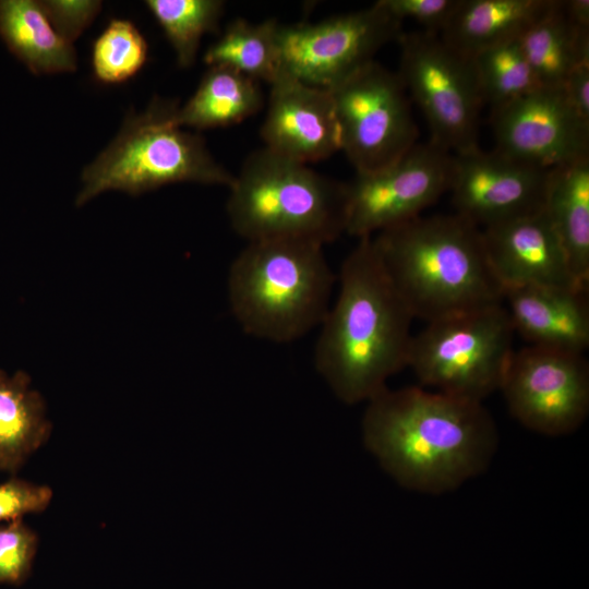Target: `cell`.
I'll use <instances>...</instances> for the list:
<instances>
[{"instance_id":"cell-1","label":"cell","mask_w":589,"mask_h":589,"mask_svg":"<svg viewBox=\"0 0 589 589\" xmlns=\"http://www.w3.org/2000/svg\"><path fill=\"white\" fill-rule=\"evenodd\" d=\"M366 402L364 445L408 490L453 491L483 473L496 453L497 428L482 402L418 386L385 387Z\"/></svg>"},{"instance_id":"cell-2","label":"cell","mask_w":589,"mask_h":589,"mask_svg":"<svg viewBox=\"0 0 589 589\" xmlns=\"http://www.w3.org/2000/svg\"><path fill=\"white\" fill-rule=\"evenodd\" d=\"M320 325L314 365L345 404L368 401L408 365L413 315L387 277L372 237L358 239Z\"/></svg>"},{"instance_id":"cell-3","label":"cell","mask_w":589,"mask_h":589,"mask_svg":"<svg viewBox=\"0 0 589 589\" xmlns=\"http://www.w3.org/2000/svg\"><path fill=\"white\" fill-rule=\"evenodd\" d=\"M372 241L414 318L430 323L503 303L481 229L455 213L420 215Z\"/></svg>"},{"instance_id":"cell-4","label":"cell","mask_w":589,"mask_h":589,"mask_svg":"<svg viewBox=\"0 0 589 589\" xmlns=\"http://www.w3.org/2000/svg\"><path fill=\"white\" fill-rule=\"evenodd\" d=\"M335 284L323 244L302 239L252 241L229 268L228 298L244 333L287 344L320 327Z\"/></svg>"},{"instance_id":"cell-5","label":"cell","mask_w":589,"mask_h":589,"mask_svg":"<svg viewBox=\"0 0 589 589\" xmlns=\"http://www.w3.org/2000/svg\"><path fill=\"white\" fill-rule=\"evenodd\" d=\"M227 214L247 242L302 239L323 245L345 233L347 183L264 146L233 176Z\"/></svg>"},{"instance_id":"cell-6","label":"cell","mask_w":589,"mask_h":589,"mask_svg":"<svg viewBox=\"0 0 589 589\" xmlns=\"http://www.w3.org/2000/svg\"><path fill=\"white\" fill-rule=\"evenodd\" d=\"M178 106L155 98L129 116L115 140L82 173L81 206L107 190L132 195L177 182L225 185L233 176L212 156L205 141L177 121Z\"/></svg>"},{"instance_id":"cell-7","label":"cell","mask_w":589,"mask_h":589,"mask_svg":"<svg viewBox=\"0 0 589 589\" xmlns=\"http://www.w3.org/2000/svg\"><path fill=\"white\" fill-rule=\"evenodd\" d=\"M514 334L503 303L430 322L412 336L407 366L435 392L482 402L500 390Z\"/></svg>"},{"instance_id":"cell-8","label":"cell","mask_w":589,"mask_h":589,"mask_svg":"<svg viewBox=\"0 0 589 589\" xmlns=\"http://www.w3.org/2000/svg\"><path fill=\"white\" fill-rule=\"evenodd\" d=\"M397 40V74L429 124L430 141L452 154L478 147L483 100L471 59L436 33L402 32Z\"/></svg>"},{"instance_id":"cell-9","label":"cell","mask_w":589,"mask_h":589,"mask_svg":"<svg viewBox=\"0 0 589 589\" xmlns=\"http://www.w3.org/2000/svg\"><path fill=\"white\" fill-rule=\"evenodd\" d=\"M329 92L340 128V152L356 173L386 167L418 143L419 131L400 77L375 60Z\"/></svg>"},{"instance_id":"cell-10","label":"cell","mask_w":589,"mask_h":589,"mask_svg":"<svg viewBox=\"0 0 589 589\" xmlns=\"http://www.w3.org/2000/svg\"><path fill=\"white\" fill-rule=\"evenodd\" d=\"M401 25L381 0L318 22L280 25V70L304 84L332 89L374 61L381 48L397 40Z\"/></svg>"},{"instance_id":"cell-11","label":"cell","mask_w":589,"mask_h":589,"mask_svg":"<svg viewBox=\"0 0 589 589\" xmlns=\"http://www.w3.org/2000/svg\"><path fill=\"white\" fill-rule=\"evenodd\" d=\"M454 154L428 141L376 171L347 183L345 233L373 237L421 215L448 192Z\"/></svg>"},{"instance_id":"cell-12","label":"cell","mask_w":589,"mask_h":589,"mask_svg":"<svg viewBox=\"0 0 589 589\" xmlns=\"http://www.w3.org/2000/svg\"><path fill=\"white\" fill-rule=\"evenodd\" d=\"M512 416L548 436L575 432L589 412V365L582 353L536 346L514 351L503 377Z\"/></svg>"},{"instance_id":"cell-13","label":"cell","mask_w":589,"mask_h":589,"mask_svg":"<svg viewBox=\"0 0 589 589\" xmlns=\"http://www.w3.org/2000/svg\"><path fill=\"white\" fill-rule=\"evenodd\" d=\"M551 169L480 146L454 154L455 214L480 229L541 212Z\"/></svg>"},{"instance_id":"cell-14","label":"cell","mask_w":589,"mask_h":589,"mask_svg":"<svg viewBox=\"0 0 589 589\" xmlns=\"http://www.w3.org/2000/svg\"><path fill=\"white\" fill-rule=\"evenodd\" d=\"M496 151L552 169L589 157V122L569 105L562 86L539 87L492 109Z\"/></svg>"},{"instance_id":"cell-15","label":"cell","mask_w":589,"mask_h":589,"mask_svg":"<svg viewBox=\"0 0 589 589\" xmlns=\"http://www.w3.org/2000/svg\"><path fill=\"white\" fill-rule=\"evenodd\" d=\"M269 86L260 131L265 148L305 165L341 151L340 128L329 89L304 84L283 70Z\"/></svg>"},{"instance_id":"cell-16","label":"cell","mask_w":589,"mask_h":589,"mask_svg":"<svg viewBox=\"0 0 589 589\" xmlns=\"http://www.w3.org/2000/svg\"><path fill=\"white\" fill-rule=\"evenodd\" d=\"M481 231L489 263L504 291L529 286L588 288L574 276L543 209Z\"/></svg>"},{"instance_id":"cell-17","label":"cell","mask_w":589,"mask_h":589,"mask_svg":"<svg viewBox=\"0 0 589 589\" xmlns=\"http://www.w3.org/2000/svg\"><path fill=\"white\" fill-rule=\"evenodd\" d=\"M503 302L514 330L530 346L582 354L588 349V288H510Z\"/></svg>"},{"instance_id":"cell-18","label":"cell","mask_w":589,"mask_h":589,"mask_svg":"<svg viewBox=\"0 0 589 589\" xmlns=\"http://www.w3.org/2000/svg\"><path fill=\"white\" fill-rule=\"evenodd\" d=\"M556 0H461L455 15L440 34L466 58L514 39L543 17Z\"/></svg>"},{"instance_id":"cell-19","label":"cell","mask_w":589,"mask_h":589,"mask_svg":"<svg viewBox=\"0 0 589 589\" xmlns=\"http://www.w3.org/2000/svg\"><path fill=\"white\" fill-rule=\"evenodd\" d=\"M543 212L574 276L589 285V157L551 169Z\"/></svg>"},{"instance_id":"cell-20","label":"cell","mask_w":589,"mask_h":589,"mask_svg":"<svg viewBox=\"0 0 589 589\" xmlns=\"http://www.w3.org/2000/svg\"><path fill=\"white\" fill-rule=\"evenodd\" d=\"M0 36L34 74L72 72L75 50L53 27L41 1L0 0Z\"/></svg>"},{"instance_id":"cell-21","label":"cell","mask_w":589,"mask_h":589,"mask_svg":"<svg viewBox=\"0 0 589 589\" xmlns=\"http://www.w3.org/2000/svg\"><path fill=\"white\" fill-rule=\"evenodd\" d=\"M50 432L45 401L29 376L0 370V471L14 476Z\"/></svg>"},{"instance_id":"cell-22","label":"cell","mask_w":589,"mask_h":589,"mask_svg":"<svg viewBox=\"0 0 589 589\" xmlns=\"http://www.w3.org/2000/svg\"><path fill=\"white\" fill-rule=\"evenodd\" d=\"M264 104L260 82L227 67H209L196 91L177 110V121L199 130L229 127L254 116Z\"/></svg>"},{"instance_id":"cell-23","label":"cell","mask_w":589,"mask_h":589,"mask_svg":"<svg viewBox=\"0 0 589 589\" xmlns=\"http://www.w3.org/2000/svg\"><path fill=\"white\" fill-rule=\"evenodd\" d=\"M525 58L539 84L562 86L570 70L589 59V29L574 24L562 0L519 38Z\"/></svg>"},{"instance_id":"cell-24","label":"cell","mask_w":589,"mask_h":589,"mask_svg":"<svg viewBox=\"0 0 589 589\" xmlns=\"http://www.w3.org/2000/svg\"><path fill=\"white\" fill-rule=\"evenodd\" d=\"M279 26L273 19L259 23L236 19L206 50L204 62L208 67L230 68L269 85L280 71Z\"/></svg>"},{"instance_id":"cell-25","label":"cell","mask_w":589,"mask_h":589,"mask_svg":"<svg viewBox=\"0 0 589 589\" xmlns=\"http://www.w3.org/2000/svg\"><path fill=\"white\" fill-rule=\"evenodd\" d=\"M470 59L483 104L492 109L542 87L525 58L519 39L495 45Z\"/></svg>"},{"instance_id":"cell-26","label":"cell","mask_w":589,"mask_h":589,"mask_svg":"<svg viewBox=\"0 0 589 589\" xmlns=\"http://www.w3.org/2000/svg\"><path fill=\"white\" fill-rule=\"evenodd\" d=\"M145 3L164 29L181 68L194 63L203 35L217 28L225 9L221 0H147Z\"/></svg>"},{"instance_id":"cell-27","label":"cell","mask_w":589,"mask_h":589,"mask_svg":"<svg viewBox=\"0 0 589 589\" xmlns=\"http://www.w3.org/2000/svg\"><path fill=\"white\" fill-rule=\"evenodd\" d=\"M147 53L146 39L131 21L111 20L93 45L94 74L105 84L122 83L144 67Z\"/></svg>"},{"instance_id":"cell-28","label":"cell","mask_w":589,"mask_h":589,"mask_svg":"<svg viewBox=\"0 0 589 589\" xmlns=\"http://www.w3.org/2000/svg\"><path fill=\"white\" fill-rule=\"evenodd\" d=\"M38 536L22 519L0 525V585H21L29 576Z\"/></svg>"},{"instance_id":"cell-29","label":"cell","mask_w":589,"mask_h":589,"mask_svg":"<svg viewBox=\"0 0 589 589\" xmlns=\"http://www.w3.org/2000/svg\"><path fill=\"white\" fill-rule=\"evenodd\" d=\"M52 498L47 485L34 484L12 476L0 484V522L22 519L27 514L44 512Z\"/></svg>"},{"instance_id":"cell-30","label":"cell","mask_w":589,"mask_h":589,"mask_svg":"<svg viewBox=\"0 0 589 589\" xmlns=\"http://www.w3.org/2000/svg\"><path fill=\"white\" fill-rule=\"evenodd\" d=\"M398 20H413L423 31L441 34L455 15L461 0H381Z\"/></svg>"},{"instance_id":"cell-31","label":"cell","mask_w":589,"mask_h":589,"mask_svg":"<svg viewBox=\"0 0 589 589\" xmlns=\"http://www.w3.org/2000/svg\"><path fill=\"white\" fill-rule=\"evenodd\" d=\"M43 8L56 31L73 43L101 8L100 1L45 0Z\"/></svg>"},{"instance_id":"cell-32","label":"cell","mask_w":589,"mask_h":589,"mask_svg":"<svg viewBox=\"0 0 589 589\" xmlns=\"http://www.w3.org/2000/svg\"><path fill=\"white\" fill-rule=\"evenodd\" d=\"M562 88L576 113L589 122V59L580 61L570 70Z\"/></svg>"},{"instance_id":"cell-33","label":"cell","mask_w":589,"mask_h":589,"mask_svg":"<svg viewBox=\"0 0 589 589\" xmlns=\"http://www.w3.org/2000/svg\"><path fill=\"white\" fill-rule=\"evenodd\" d=\"M562 7L570 22L589 29V0H562Z\"/></svg>"}]
</instances>
